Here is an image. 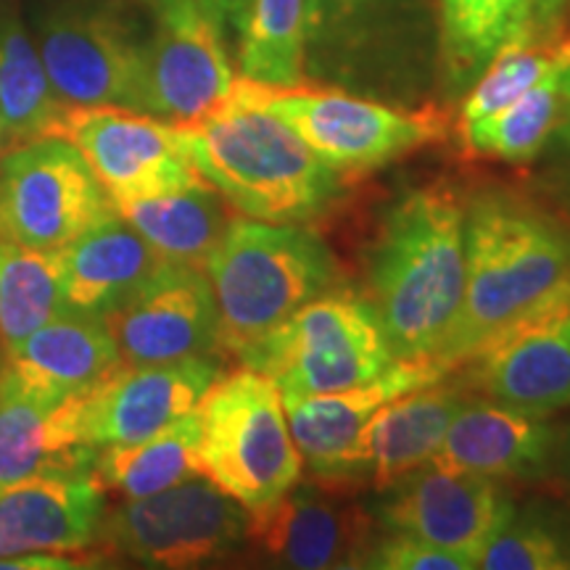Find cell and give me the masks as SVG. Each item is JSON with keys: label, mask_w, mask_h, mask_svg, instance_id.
Segmentation results:
<instances>
[{"label": "cell", "mask_w": 570, "mask_h": 570, "mask_svg": "<svg viewBox=\"0 0 570 570\" xmlns=\"http://www.w3.org/2000/svg\"><path fill=\"white\" fill-rule=\"evenodd\" d=\"M177 127L196 173L246 217L304 223L323 214L341 194L338 173L256 101L246 77H235L217 109Z\"/></svg>", "instance_id": "cell-1"}, {"label": "cell", "mask_w": 570, "mask_h": 570, "mask_svg": "<svg viewBox=\"0 0 570 570\" xmlns=\"http://www.w3.org/2000/svg\"><path fill=\"white\" fill-rule=\"evenodd\" d=\"M570 294V233L518 198L483 194L465 212V285L436 360L452 370L525 312Z\"/></svg>", "instance_id": "cell-2"}, {"label": "cell", "mask_w": 570, "mask_h": 570, "mask_svg": "<svg viewBox=\"0 0 570 570\" xmlns=\"http://www.w3.org/2000/svg\"><path fill=\"white\" fill-rule=\"evenodd\" d=\"M465 285V206L433 183L394 204L370 262L375 306L396 360L436 356Z\"/></svg>", "instance_id": "cell-3"}, {"label": "cell", "mask_w": 570, "mask_h": 570, "mask_svg": "<svg viewBox=\"0 0 570 570\" xmlns=\"http://www.w3.org/2000/svg\"><path fill=\"white\" fill-rule=\"evenodd\" d=\"M439 69L433 0H306L304 75L407 106Z\"/></svg>", "instance_id": "cell-4"}, {"label": "cell", "mask_w": 570, "mask_h": 570, "mask_svg": "<svg viewBox=\"0 0 570 570\" xmlns=\"http://www.w3.org/2000/svg\"><path fill=\"white\" fill-rule=\"evenodd\" d=\"M217 309L219 352L238 360L309 298L336 283V262L315 233L294 223L238 219L204 265Z\"/></svg>", "instance_id": "cell-5"}, {"label": "cell", "mask_w": 570, "mask_h": 570, "mask_svg": "<svg viewBox=\"0 0 570 570\" xmlns=\"http://www.w3.org/2000/svg\"><path fill=\"white\" fill-rule=\"evenodd\" d=\"M202 473L259 515L302 481L304 460L291 436L283 394L252 367L219 375L198 402Z\"/></svg>", "instance_id": "cell-6"}, {"label": "cell", "mask_w": 570, "mask_h": 570, "mask_svg": "<svg viewBox=\"0 0 570 570\" xmlns=\"http://www.w3.org/2000/svg\"><path fill=\"white\" fill-rule=\"evenodd\" d=\"M283 394H331L375 381L396 356L370 298L327 288L238 356Z\"/></svg>", "instance_id": "cell-7"}, {"label": "cell", "mask_w": 570, "mask_h": 570, "mask_svg": "<svg viewBox=\"0 0 570 570\" xmlns=\"http://www.w3.org/2000/svg\"><path fill=\"white\" fill-rule=\"evenodd\" d=\"M262 106L277 114L333 173H370L407 156L446 130L444 114L433 106H399L331 85H262L248 80Z\"/></svg>", "instance_id": "cell-8"}, {"label": "cell", "mask_w": 570, "mask_h": 570, "mask_svg": "<svg viewBox=\"0 0 570 570\" xmlns=\"http://www.w3.org/2000/svg\"><path fill=\"white\" fill-rule=\"evenodd\" d=\"M252 515L206 475L106 512L96 547L148 568H196L248 539ZM101 552V554H104Z\"/></svg>", "instance_id": "cell-9"}, {"label": "cell", "mask_w": 570, "mask_h": 570, "mask_svg": "<svg viewBox=\"0 0 570 570\" xmlns=\"http://www.w3.org/2000/svg\"><path fill=\"white\" fill-rule=\"evenodd\" d=\"M142 42L119 0H59L35 21V46L69 106H142Z\"/></svg>", "instance_id": "cell-10"}, {"label": "cell", "mask_w": 570, "mask_h": 570, "mask_svg": "<svg viewBox=\"0 0 570 570\" xmlns=\"http://www.w3.org/2000/svg\"><path fill=\"white\" fill-rule=\"evenodd\" d=\"M114 209L67 138H38L0 154V240L59 252Z\"/></svg>", "instance_id": "cell-11"}, {"label": "cell", "mask_w": 570, "mask_h": 570, "mask_svg": "<svg viewBox=\"0 0 570 570\" xmlns=\"http://www.w3.org/2000/svg\"><path fill=\"white\" fill-rule=\"evenodd\" d=\"M154 13V32L142 42L140 111L169 125L198 122L233 88L227 21L206 0H161Z\"/></svg>", "instance_id": "cell-12"}, {"label": "cell", "mask_w": 570, "mask_h": 570, "mask_svg": "<svg viewBox=\"0 0 570 570\" xmlns=\"http://www.w3.org/2000/svg\"><path fill=\"white\" fill-rule=\"evenodd\" d=\"M223 375L214 356H188L164 365H119L98 386L63 399L61 417L71 444L85 452L154 436L198 407Z\"/></svg>", "instance_id": "cell-13"}, {"label": "cell", "mask_w": 570, "mask_h": 570, "mask_svg": "<svg viewBox=\"0 0 570 570\" xmlns=\"http://www.w3.org/2000/svg\"><path fill=\"white\" fill-rule=\"evenodd\" d=\"M56 138L75 142L111 204L206 183L185 154L180 127L146 111L127 106H67Z\"/></svg>", "instance_id": "cell-14"}, {"label": "cell", "mask_w": 570, "mask_h": 570, "mask_svg": "<svg viewBox=\"0 0 570 570\" xmlns=\"http://www.w3.org/2000/svg\"><path fill=\"white\" fill-rule=\"evenodd\" d=\"M462 386L547 417L570 407V294L525 312L465 360Z\"/></svg>", "instance_id": "cell-15"}, {"label": "cell", "mask_w": 570, "mask_h": 570, "mask_svg": "<svg viewBox=\"0 0 570 570\" xmlns=\"http://www.w3.org/2000/svg\"><path fill=\"white\" fill-rule=\"evenodd\" d=\"M452 373L436 356L396 360L386 373L362 386L331 394H283L304 465L323 481H344L367 470V425L383 404Z\"/></svg>", "instance_id": "cell-16"}, {"label": "cell", "mask_w": 570, "mask_h": 570, "mask_svg": "<svg viewBox=\"0 0 570 570\" xmlns=\"http://www.w3.org/2000/svg\"><path fill=\"white\" fill-rule=\"evenodd\" d=\"M101 320L125 365L219 354L212 285L198 267L167 262Z\"/></svg>", "instance_id": "cell-17"}, {"label": "cell", "mask_w": 570, "mask_h": 570, "mask_svg": "<svg viewBox=\"0 0 570 570\" xmlns=\"http://www.w3.org/2000/svg\"><path fill=\"white\" fill-rule=\"evenodd\" d=\"M381 504V523L386 531H402L436 544L479 566L481 552L491 537L512 518V502L502 483L489 475L452 473V470H412L394 487Z\"/></svg>", "instance_id": "cell-18"}, {"label": "cell", "mask_w": 570, "mask_h": 570, "mask_svg": "<svg viewBox=\"0 0 570 570\" xmlns=\"http://www.w3.org/2000/svg\"><path fill=\"white\" fill-rule=\"evenodd\" d=\"M248 539L283 568H362L373 518L344 491L296 483L273 508L252 515Z\"/></svg>", "instance_id": "cell-19"}, {"label": "cell", "mask_w": 570, "mask_h": 570, "mask_svg": "<svg viewBox=\"0 0 570 570\" xmlns=\"http://www.w3.org/2000/svg\"><path fill=\"white\" fill-rule=\"evenodd\" d=\"M106 515V494L88 468L48 470L0 487V558L24 552L85 554Z\"/></svg>", "instance_id": "cell-20"}, {"label": "cell", "mask_w": 570, "mask_h": 570, "mask_svg": "<svg viewBox=\"0 0 570 570\" xmlns=\"http://www.w3.org/2000/svg\"><path fill=\"white\" fill-rule=\"evenodd\" d=\"M439 75L446 96H465L502 48L558 40L568 0H436Z\"/></svg>", "instance_id": "cell-21"}, {"label": "cell", "mask_w": 570, "mask_h": 570, "mask_svg": "<svg viewBox=\"0 0 570 570\" xmlns=\"http://www.w3.org/2000/svg\"><path fill=\"white\" fill-rule=\"evenodd\" d=\"M552 454L554 428L544 417L481 396L465 399L431 465L497 481L539 479Z\"/></svg>", "instance_id": "cell-22"}, {"label": "cell", "mask_w": 570, "mask_h": 570, "mask_svg": "<svg viewBox=\"0 0 570 570\" xmlns=\"http://www.w3.org/2000/svg\"><path fill=\"white\" fill-rule=\"evenodd\" d=\"M3 365L21 386L59 404L98 386L122 365V356L101 317L63 309L6 356Z\"/></svg>", "instance_id": "cell-23"}, {"label": "cell", "mask_w": 570, "mask_h": 570, "mask_svg": "<svg viewBox=\"0 0 570 570\" xmlns=\"http://www.w3.org/2000/svg\"><path fill=\"white\" fill-rule=\"evenodd\" d=\"M69 309L106 315L167 262L111 209L56 252Z\"/></svg>", "instance_id": "cell-24"}, {"label": "cell", "mask_w": 570, "mask_h": 570, "mask_svg": "<svg viewBox=\"0 0 570 570\" xmlns=\"http://www.w3.org/2000/svg\"><path fill=\"white\" fill-rule=\"evenodd\" d=\"M465 399L462 383L439 377L383 404L367 425V473L375 489L386 491L431 462Z\"/></svg>", "instance_id": "cell-25"}, {"label": "cell", "mask_w": 570, "mask_h": 570, "mask_svg": "<svg viewBox=\"0 0 570 570\" xmlns=\"http://www.w3.org/2000/svg\"><path fill=\"white\" fill-rule=\"evenodd\" d=\"M119 217L169 265L204 269L233 223L230 204L209 183L114 204Z\"/></svg>", "instance_id": "cell-26"}, {"label": "cell", "mask_w": 570, "mask_h": 570, "mask_svg": "<svg viewBox=\"0 0 570 570\" xmlns=\"http://www.w3.org/2000/svg\"><path fill=\"white\" fill-rule=\"evenodd\" d=\"M59 407L0 365V487L48 470L88 468L92 452L71 444Z\"/></svg>", "instance_id": "cell-27"}, {"label": "cell", "mask_w": 570, "mask_h": 570, "mask_svg": "<svg viewBox=\"0 0 570 570\" xmlns=\"http://www.w3.org/2000/svg\"><path fill=\"white\" fill-rule=\"evenodd\" d=\"M198 444L202 423L194 410L148 439L92 449L88 470L104 494L119 499L151 497L194 475H204Z\"/></svg>", "instance_id": "cell-28"}, {"label": "cell", "mask_w": 570, "mask_h": 570, "mask_svg": "<svg viewBox=\"0 0 570 570\" xmlns=\"http://www.w3.org/2000/svg\"><path fill=\"white\" fill-rule=\"evenodd\" d=\"M63 104L51 88L32 35L17 13L0 17V130L3 151L38 138H56Z\"/></svg>", "instance_id": "cell-29"}, {"label": "cell", "mask_w": 570, "mask_h": 570, "mask_svg": "<svg viewBox=\"0 0 570 570\" xmlns=\"http://www.w3.org/2000/svg\"><path fill=\"white\" fill-rule=\"evenodd\" d=\"M304 19L306 0H240L233 19L240 77L277 88L306 82Z\"/></svg>", "instance_id": "cell-30"}, {"label": "cell", "mask_w": 570, "mask_h": 570, "mask_svg": "<svg viewBox=\"0 0 570 570\" xmlns=\"http://www.w3.org/2000/svg\"><path fill=\"white\" fill-rule=\"evenodd\" d=\"M69 309L59 256L0 240V354L11 356L48 320Z\"/></svg>", "instance_id": "cell-31"}, {"label": "cell", "mask_w": 570, "mask_h": 570, "mask_svg": "<svg viewBox=\"0 0 570 570\" xmlns=\"http://www.w3.org/2000/svg\"><path fill=\"white\" fill-rule=\"evenodd\" d=\"M562 71L566 67L552 69L518 101L460 127V138L468 151L510 164L531 161L560 125Z\"/></svg>", "instance_id": "cell-32"}, {"label": "cell", "mask_w": 570, "mask_h": 570, "mask_svg": "<svg viewBox=\"0 0 570 570\" xmlns=\"http://www.w3.org/2000/svg\"><path fill=\"white\" fill-rule=\"evenodd\" d=\"M570 63V40L515 42L502 48L481 77L470 85L460 106V127L489 117L544 80L552 69Z\"/></svg>", "instance_id": "cell-33"}, {"label": "cell", "mask_w": 570, "mask_h": 570, "mask_svg": "<svg viewBox=\"0 0 570 570\" xmlns=\"http://www.w3.org/2000/svg\"><path fill=\"white\" fill-rule=\"evenodd\" d=\"M489 570H568L570 568V523L558 515L531 510L515 515L499 529L479 566Z\"/></svg>", "instance_id": "cell-34"}, {"label": "cell", "mask_w": 570, "mask_h": 570, "mask_svg": "<svg viewBox=\"0 0 570 570\" xmlns=\"http://www.w3.org/2000/svg\"><path fill=\"white\" fill-rule=\"evenodd\" d=\"M362 568L377 570H468V560L460 554L441 550L436 544L410 537L402 531H389L386 537L373 541Z\"/></svg>", "instance_id": "cell-35"}, {"label": "cell", "mask_w": 570, "mask_h": 570, "mask_svg": "<svg viewBox=\"0 0 570 570\" xmlns=\"http://www.w3.org/2000/svg\"><path fill=\"white\" fill-rule=\"evenodd\" d=\"M560 135L570 148V63L562 71V117H560Z\"/></svg>", "instance_id": "cell-36"}, {"label": "cell", "mask_w": 570, "mask_h": 570, "mask_svg": "<svg viewBox=\"0 0 570 570\" xmlns=\"http://www.w3.org/2000/svg\"><path fill=\"white\" fill-rule=\"evenodd\" d=\"M206 3H209L212 9L219 13V17H223V19L227 21V24H233L235 11H238V3H240V0H206Z\"/></svg>", "instance_id": "cell-37"}, {"label": "cell", "mask_w": 570, "mask_h": 570, "mask_svg": "<svg viewBox=\"0 0 570 570\" xmlns=\"http://www.w3.org/2000/svg\"><path fill=\"white\" fill-rule=\"evenodd\" d=\"M562 465H566V479L570 483V439H568V446H566V458H562Z\"/></svg>", "instance_id": "cell-38"}, {"label": "cell", "mask_w": 570, "mask_h": 570, "mask_svg": "<svg viewBox=\"0 0 570 570\" xmlns=\"http://www.w3.org/2000/svg\"><path fill=\"white\" fill-rule=\"evenodd\" d=\"M127 3H140V6H148V9H156V6L161 3V0H127Z\"/></svg>", "instance_id": "cell-39"}, {"label": "cell", "mask_w": 570, "mask_h": 570, "mask_svg": "<svg viewBox=\"0 0 570 570\" xmlns=\"http://www.w3.org/2000/svg\"><path fill=\"white\" fill-rule=\"evenodd\" d=\"M0 154H3V130H0Z\"/></svg>", "instance_id": "cell-40"}, {"label": "cell", "mask_w": 570, "mask_h": 570, "mask_svg": "<svg viewBox=\"0 0 570 570\" xmlns=\"http://www.w3.org/2000/svg\"><path fill=\"white\" fill-rule=\"evenodd\" d=\"M0 365H3V354H0Z\"/></svg>", "instance_id": "cell-41"}]
</instances>
